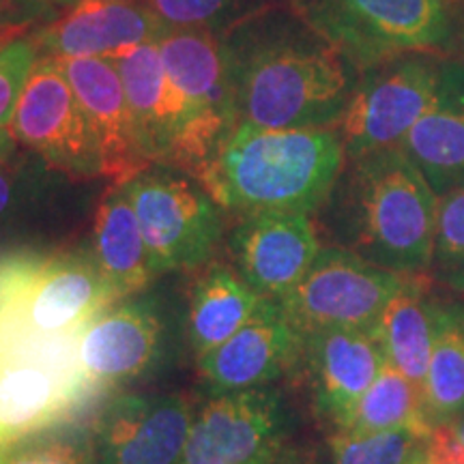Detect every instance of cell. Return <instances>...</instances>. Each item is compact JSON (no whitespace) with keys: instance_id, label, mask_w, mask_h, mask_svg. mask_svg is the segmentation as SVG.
<instances>
[{"instance_id":"6da1fadb","label":"cell","mask_w":464,"mask_h":464,"mask_svg":"<svg viewBox=\"0 0 464 464\" xmlns=\"http://www.w3.org/2000/svg\"><path fill=\"white\" fill-rule=\"evenodd\" d=\"M219 39L235 125L335 130L362 73L293 9H260Z\"/></svg>"},{"instance_id":"7a4b0ae2","label":"cell","mask_w":464,"mask_h":464,"mask_svg":"<svg viewBox=\"0 0 464 464\" xmlns=\"http://www.w3.org/2000/svg\"><path fill=\"white\" fill-rule=\"evenodd\" d=\"M346 164L334 127L265 130L235 125L200 185L222 208L312 213L324 205Z\"/></svg>"},{"instance_id":"3957f363","label":"cell","mask_w":464,"mask_h":464,"mask_svg":"<svg viewBox=\"0 0 464 464\" xmlns=\"http://www.w3.org/2000/svg\"><path fill=\"white\" fill-rule=\"evenodd\" d=\"M342 170L351 252L400 276H428L437 237L439 196L400 147L346 160Z\"/></svg>"},{"instance_id":"277c9868","label":"cell","mask_w":464,"mask_h":464,"mask_svg":"<svg viewBox=\"0 0 464 464\" xmlns=\"http://www.w3.org/2000/svg\"><path fill=\"white\" fill-rule=\"evenodd\" d=\"M119 299L91 254L15 252L0 258V355L28 340L80 334Z\"/></svg>"},{"instance_id":"5b68a950","label":"cell","mask_w":464,"mask_h":464,"mask_svg":"<svg viewBox=\"0 0 464 464\" xmlns=\"http://www.w3.org/2000/svg\"><path fill=\"white\" fill-rule=\"evenodd\" d=\"M359 73L406 54L451 50L462 0H288Z\"/></svg>"},{"instance_id":"8992f818","label":"cell","mask_w":464,"mask_h":464,"mask_svg":"<svg viewBox=\"0 0 464 464\" xmlns=\"http://www.w3.org/2000/svg\"><path fill=\"white\" fill-rule=\"evenodd\" d=\"M147 243L155 276L194 271L211 258L224 230L222 207L194 177L149 166L123 183Z\"/></svg>"},{"instance_id":"52a82bcc","label":"cell","mask_w":464,"mask_h":464,"mask_svg":"<svg viewBox=\"0 0 464 464\" xmlns=\"http://www.w3.org/2000/svg\"><path fill=\"white\" fill-rule=\"evenodd\" d=\"M158 50L185 110L174 168L200 183L235 127L222 39L205 28H172L160 39Z\"/></svg>"},{"instance_id":"ba28073f","label":"cell","mask_w":464,"mask_h":464,"mask_svg":"<svg viewBox=\"0 0 464 464\" xmlns=\"http://www.w3.org/2000/svg\"><path fill=\"white\" fill-rule=\"evenodd\" d=\"M409 277L368 263L346 247H324L280 305L301 338L323 329L376 332L387 304Z\"/></svg>"},{"instance_id":"9c48e42d","label":"cell","mask_w":464,"mask_h":464,"mask_svg":"<svg viewBox=\"0 0 464 464\" xmlns=\"http://www.w3.org/2000/svg\"><path fill=\"white\" fill-rule=\"evenodd\" d=\"M437 54H406L365 69L335 125L346 160L400 147L437 95Z\"/></svg>"},{"instance_id":"30bf717a","label":"cell","mask_w":464,"mask_h":464,"mask_svg":"<svg viewBox=\"0 0 464 464\" xmlns=\"http://www.w3.org/2000/svg\"><path fill=\"white\" fill-rule=\"evenodd\" d=\"M7 130L69 177H103L95 133L54 56H39Z\"/></svg>"},{"instance_id":"8fae6325","label":"cell","mask_w":464,"mask_h":464,"mask_svg":"<svg viewBox=\"0 0 464 464\" xmlns=\"http://www.w3.org/2000/svg\"><path fill=\"white\" fill-rule=\"evenodd\" d=\"M282 428V400L276 392H224L191 423L181 464H269Z\"/></svg>"},{"instance_id":"7c38bea8","label":"cell","mask_w":464,"mask_h":464,"mask_svg":"<svg viewBox=\"0 0 464 464\" xmlns=\"http://www.w3.org/2000/svg\"><path fill=\"white\" fill-rule=\"evenodd\" d=\"M230 252L254 293L282 299L304 280L321 247L310 213L258 211L243 216L232 230Z\"/></svg>"},{"instance_id":"4fadbf2b","label":"cell","mask_w":464,"mask_h":464,"mask_svg":"<svg viewBox=\"0 0 464 464\" xmlns=\"http://www.w3.org/2000/svg\"><path fill=\"white\" fill-rule=\"evenodd\" d=\"M191 423L183 398H116L97 421V464H181Z\"/></svg>"},{"instance_id":"5bb4252c","label":"cell","mask_w":464,"mask_h":464,"mask_svg":"<svg viewBox=\"0 0 464 464\" xmlns=\"http://www.w3.org/2000/svg\"><path fill=\"white\" fill-rule=\"evenodd\" d=\"M56 58V56H54ZM100 147L103 177L123 185L150 166L138 149L123 80L112 58H56Z\"/></svg>"},{"instance_id":"9a60e30c","label":"cell","mask_w":464,"mask_h":464,"mask_svg":"<svg viewBox=\"0 0 464 464\" xmlns=\"http://www.w3.org/2000/svg\"><path fill=\"white\" fill-rule=\"evenodd\" d=\"M301 353L304 338L286 321L280 299H263L239 332L200 357V370L219 392L258 390L286 372Z\"/></svg>"},{"instance_id":"2e32d148","label":"cell","mask_w":464,"mask_h":464,"mask_svg":"<svg viewBox=\"0 0 464 464\" xmlns=\"http://www.w3.org/2000/svg\"><path fill=\"white\" fill-rule=\"evenodd\" d=\"M170 31L144 3H78L58 20L34 31L39 56L112 58Z\"/></svg>"},{"instance_id":"e0dca14e","label":"cell","mask_w":464,"mask_h":464,"mask_svg":"<svg viewBox=\"0 0 464 464\" xmlns=\"http://www.w3.org/2000/svg\"><path fill=\"white\" fill-rule=\"evenodd\" d=\"M161 323L149 301L102 312L78 338V362L92 392H108L140 376L160 351Z\"/></svg>"},{"instance_id":"ac0fdd59","label":"cell","mask_w":464,"mask_h":464,"mask_svg":"<svg viewBox=\"0 0 464 464\" xmlns=\"http://www.w3.org/2000/svg\"><path fill=\"white\" fill-rule=\"evenodd\" d=\"M136 130L138 149L150 166L177 164L185 131V110L161 63L158 44H144L112 56Z\"/></svg>"},{"instance_id":"d6986e66","label":"cell","mask_w":464,"mask_h":464,"mask_svg":"<svg viewBox=\"0 0 464 464\" xmlns=\"http://www.w3.org/2000/svg\"><path fill=\"white\" fill-rule=\"evenodd\" d=\"M318 413L338 430L387 363L376 332L323 329L304 335Z\"/></svg>"},{"instance_id":"ffe728a7","label":"cell","mask_w":464,"mask_h":464,"mask_svg":"<svg viewBox=\"0 0 464 464\" xmlns=\"http://www.w3.org/2000/svg\"><path fill=\"white\" fill-rule=\"evenodd\" d=\"M420 168L434 194L443 196L464 185V63L440 61L432 106L400 144Z\"/></svg>"},{"instance_id":"44dd1931","label":"cell","mask_w":464,"mask_h":464,"mask_svg":"<svg viewBox=\"0 0 464 464\" xmlns=\"http://www.w3.org/2000/svg\"><path fill=\"white\" fill-rule=\"evenodd\" d=\"M89 396V390L44 363H5L0 368V454L65 420Z\"/></svg>"},{"instance_id":"7402d4cb","label":"cell","mask_w":464,"mask_h":464,"mask_svg":"<svg viewBox=\"0 0 464 464\" xmlns=\"http://www.w3.org/2000/svg\"><path fill=\"white\" fill-rule=\"evenodd\" d=\"M92 260L119 299L140 293L155 277L136 208L123 185H112L97 207Z\"/></svg>"},{"instance_id":"603a6c76","label":"cell","mask_w":464,"mask_h":464,"mask_svg":"<svg viewBox=\"0 0 464 464\" xmlns=\"http://www.w3.org/2000/svg\"><path fill=\"white\" fill-rule=\"evenodd\" d=\"M263 299L228 265H208L189 295V340L198 359L239 332Z\"/></svg>"},{"instance_id":"cb8c5ba5","label":"cell","mask_w":464,"mask_h":464,"mask_svg":"<svg viewBox=\"0 0 464 464\" xmlns=\"http://www.w3.org/2000/svg\"><path fill=\"white\" fill-rule=\"evenodd\" d=\"M426 277L411 276L406 286L387 304L376 327L387 363L421 387V392L432 357L437 301L428 293Z\"/></svg>"},{"instance_id":"d4e9b609","label":"cell","mask_w":464,"mask_h":464,"mask_svg":"<svg viewBox=\"0 0 464 464\" xmlns=\"http://www.w3.org/2000/svg\"><path fill=\"white\" fill-rule=\"evenodd\" d=\"M423 409L432 428L464 411V301H434V344L423 382Z\"/></svg>"},{"instance_id":"484cf974","label":"cell","mask_w":464,"mask_h":464,"mask_svg":"<svg viewBox=\"0 0 464 464\" xmlns=\"http://www.w3.org/2000/svg\"><path fill=\"white\" fill-rule=\"evenodd\" d=\"M400 428H413L426 437L434 430L423 409L421 387L385 363L338 432L370 434Z\"/></svg>"},{"instance_id":"4316f807","label":"cell","mask_w":464,"mask_h":464,"mask_svg":"<svg viewBox=\"0 0 464 464\" xmlns=\"http://www.w3.org/2000/svg\"><path fill=\"white\" fill-rule=\"evenodd\" d=\"M426 434L413 428L351 434L332 439L334 464H411L426 448Z\"/></svg>"},{"instance_id":"83f0119b","label":"cell","mask_w":464,"mask_h":464,"mask_svg":"<svg viewBox=\"0 0 464 464\" xmlns=\"http://www.w3.org/2000/svg\"><path fill=\"white\" fill-rule=\"evenodd\" d=\"M428 277L464 295V185L439 198L437 237Z\"/></svg>"},{"instance_id":"f1b7e54d","label":"cell","mask_w":464,"mask_h":464,"mask_svg":"<svg viewBox=\"0 0 464 464\" xmlns=\"http://www.w3.org/2000/svg\"><path fill=\"white\" fill-rule=\"evenodd\" d=\"M144 5L170 28H205L224 33L260 7L258 0H144Z\"/></svg>"},{"instance_id":"f546056e","label":"cell","mask_w":464,"mask_h":464,"mask_svg":"<svg viewBox=\"0 0 464 464\" xmlns=\"http://www.w3.org/2000/svg\"><path fill=\"white\" fill-rule=\"evenodd\" d=\"M37 61L39 50L31 37L15 39L0 50V130L9 127L14 119L17 102Z\"/></svg>"},{"instance_id":"4dcf8cb0","label":"cell","mask_w":464,"mask_h":464,"mask_svg":"<svg viewBox=\"0 0 464 464\" xmlns=\"http://www.w3.org/2000/svg\"><path fill=\"white\" fill-rule=\"evenodd\" d=\"M0 464H97V460L78 440L56 439L28 448L5 450Z\"/></svg>"},{"instance_id":"1f68e13d","label":"cell","mask_w":464,"mask_h":464,"mask_svg":"<svg viewBox=\"0 0 464 464\" xmlns=\"http://www.w3.org/2000/svg\"><path fill=\"white\" fill-rule=\"evenodd\" d=\"M426 460L428 464H464V448L448 423L428 434Z\"/></svg>"},{"instance_id":"d6a6232c","label":"cell","mask_w":464,"mask_h":464,"mask_svg":"<svg viewBox=\"0 0 464 464\" xmlns=\"http://www.w3.org/2000/svg\"><path fill=\"white\" fill-rule=\"evenodd\" d=\"M48 9L34 0H0V26L33 24L34 17Z\"/></svg>"},{"instance_id":"836d02e7","label":"cell","mask_w":464,"mask_h":464,"mask_svg":"<svg viewBox=\"0 0 464 464\" xmlns=\"http://www.w3.org/2000/svg\"><path fill=\"white\" fill-rule=\"evenodd\" d=\"M5 164H0V216L9 207L11 196H14V174H11V168H5Z\"/></svg>"},{"instance_id":"e575fe53","label":"cell","mask_w":464,"mask_h":464,"mask_svg":"<svg viewBox=\"0 0 464 464\" xmlns=\"http://www.w3.org/2000/svg\"><path fill=\"white\" fill-rule=\"evenodd\" d=\"M31 28V24H14V26H0V50L5 48V45H9L11 42H15V39L24 37V33Z\"/></svg>"},{"instance_id":"d590c367","label":"cell","mask_w":464,"mask_h":464,"mask_svg":"<svg viewBox=\"0 0 464 464\" xmlns=\"http://www.w3.org/2000/svg\"><path fill=\"white\" fill-rule=\"evenodd\" d=\"M15 138L11 136L7 127H3V130H0V164H5V161L11 158V153L15 150Z\"/></svg>"},{"instance_id":"8d00e7d4","label":"cell","mask_w":464,"mask_h":464,"mask_svg":"<svg viewBox=\"0 0 464 464\" xmlns=\"http://www.w3.org/2000/svg\"><path fill=\"white\" fill-rule=\"evenodd\" d=\"M458 45V52H460V58L458 61L464 63V15L460 14V20H458V28H456V39H454V45L451 48H456Z\"/></svg>"},{"instance_id":"74e56055","label":"cell","mask_w":464,"mask_h":464,"mask_svg":"<svg viewBox=\"0 0 464 464\" xmlns=\"http://www.w3.org/2000/svg\"><path fill=\"white\" fill-rule=\"evenodd\" d=\"M448 426L451 428V432L456 434V439L460 440V445L464 448V411H462L460 415H456L454 420H451V421L448 423Z\"/></svg>"},{"instance_id":"f35d334b","label":"cell","mask_w":464,"mask_h":464,"mask_svg":"<svg viewBox=\"0 0 464 464\" xmlns=\"http://www.w3.org/2000/svg\"><path fill=\"white\" fill-rule=\"evenodd\" d=\"M78 3H144V0H78Z\"/></svg>"},{"instance_id":"ab89813d","label":"cell","mask_w":464,"mask_h":464,"mask_svg":"<svg viewBox=\"0 0 464 464\" xmlns=\"http://www.w3.org/2000/svg\"><path fill=\"white\" fill-rule=\"evenodd\" d=\"M34 3H42L45 7H50V5H63L65 7V0H34Z\"/></svg>"},{"instance_id":"60d3db41","label":"cell","mask_w":464,"mask_h":464,"mask_svg":"<svg viewBox=\"0 0 464 464\" xmlns=\"http://www.w3.org/2000/svg\"><path fill=\"white\" fill-rule=\"evenodd\" d=\"M411 464H428V460H426V448H423V451H421V454H420V456H417V458H415V460H413V462H411Z\"/></svg>"},{"instance_id":"b9f144b4","label":"cell","mask_w":464,"mask_h":464,"mask_svg":"<svg viewBox=\"0 0 464 464\" xmlns=\"http://www.w3.org/2000/svg\"><path fill=\"white\" fill-rule=\"evenodd\" d=\"M78 5V0H65V7H75Z\"/></svg>"}]
</instances>
